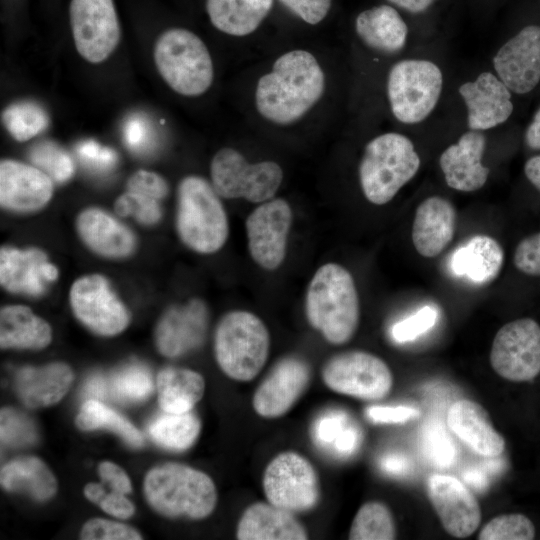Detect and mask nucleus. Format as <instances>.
<instances>
[{
    "mask_svg": "<svg viewBox=\"0 0 540 540\" xmlns=\"http://www.w3.org/2000/svg\"><path fill=\"white\" fill-rule=\"evenodd\" d=\"M324 90L325 74L315 56L306 50H291L258 79L255 106L264 119L290 125L318 103Z\"/></svg>",
    "mask_w": 540,
    "mask_h": 540,
    "instance_id": "nucleus-1",
    "label": "nucleus"
},
{
    "mask_svg": "<svg viewBox=\"0 0 540 540\" xmlns=\"http://www.w3.org/2000/svg\"><path fill=\"white\" fill-rule=\"evenodd\" d=\"M305 312L310 325L329 343L348 342L360 318L358 292L351 273L336 263L318 268L307 289Z\"/></svg>",
    "mask_w": 540,
    "mask_h": 540,
    "instance_id": "nucleus-2",
    "label": "nucleus"
},
{
    "mask_svg": "<svg viewBox=\"0 0 540 540\" xmlns=\"http://www.w3.org/2000/svg\"><path fill=\"white\" fill-rule=\"evenodd\" d=\"M421 167V157L411 138L389 131L372 138L364 147L358 176L365 198L384 205L410 182Z\"/></svg>",
    "mask_w": 540,
    "mask_h": 540,
    "instance_id": "nucleus-3",
    "label": "nucleus"
},
{
    "mask_svg": "<svg viewBox=\"0 0 540 540\" xmlns=\"http://www.w3.org/2000/svg\"><path fill=\"white\" fill-rule=\"evenodd\" d=\"M445 88L442 66L432 58L405 57L389 68L386 98L394 119L407 126L425 122L437 109Z\"/></svg>",
    "mask_w": 540,
    "mask_h": 540,
    "instance_id": "nucleus-4",
    "label": "nucleus"
},
{
    "mask_svg": "<svg viewBox=\"0 0 540 540\" xmlns=\"http://www.w3.org/2000/svg\"><path fill=\"white\" fill-rule=\"evenodd\" d=\"M149 505L167 517L203 519L217 504L213 480L204 472L179 463L152 468L144 480Z\"/></svg>",
    "mask_w": 540,
    "mask_h": 540,
    "instance_id": "nucleus-5",
    "label": "nucleus"
},
{
    "mask_svg": "<svg viewBox=\"0 0 540 540\" xmlns=\"http://www.w3.org/2000/svg\"><path fill=\"white\" fill-rule=\"evenodd\" d=\"M219 197L212 184L200 176H186L178 185L177 231L195 252L214 253L228 238V219Z\"/></svg>",
    "mask_w": 540,
    "mask_h": 540,
    "instance_id": "nucleus-6",
    "label": "nucleus"
},
{
    "mask_svg": "<svg viewBox=\"0 0 540 540\" xmlns=\"http://www.w3.org/2000/svg\"><path fill=\"white\" fill-rule=\"evenodd\" d=\"M220 369L231 379L248 382L264 367L270 335L264 322L248 311H231L219 321L214 341Z\"/></svg>",
    "mask_w": 540,
    "mask_h": 540,
    "instance_id": "nucleus-7",
    "label": "nucleus"
},
{
    "mask_svg": "<svg viewBox=\"0 0 540 540\" xmlns=\"http://www.w3.org/2000/svg\"><path fill=\"white\" fill-rule=\"evenodd\" d=\"M156 68L176 93L197 97L212 85L214 68L211 55L199 36L184 28H170L156 40Z\"/></svg>",
    "mask_w": 540,
    "mask_h": 540,
    "instance_id": "nucleus-8",
    "label": "nucleus"
},
{
    "mask_svg": "<svg viewBox=\"0 0 540 540\" xmlns=\"http://www.w3.org/2000/svg\"><path fill=\"white\" fill-rule=\"evenodd\" d=\"M211 183L220 197L243 198L253 203H263L278 191L283 171L274 161L249 163L231 147L217 151L210 164Z\"/></svg>",
    "mask_w": 540,
    "mask_h": 540,
    "instance_id": "nucleus-9",
    "label": "nucleus"
},
{
    "mask_svg": "<svg viewBox=\"0 0 540 540\" xmlns=\"http://www.w3.org/2000/svg\"><path fill=\"white\" fill-rule=\"evenodd\" d=\"M262 484L268 502L293 514L314 509L320 499L316 470L293 451L282 452L268 463Z\"/></svg>",
    "mask_w": 540,
    "mask_h": 540,
    "instance_id": "nucleus-10",
    "label": "nucleus"
},
{
    "mask_svg": "<svg viewBox=\"0 0 540 540\" xmlns=\"http://www.w3.org/2000/svg\"><path fill=\"white\" fill-rule=\"evenodd\" d=\"M322 380L332 391L373 401L391 391L393 375L388 365L365 351H347L331 357L322 368Z\"/></svg>",
    "mask_w": 540,
    "mask_h": 540,
    "instance_id": "nucleus-11",
    "label": "nucleus"
},
{
    "mask_svg": "<svg viewBox=\"0 0 540 540\" xmlns=\"http://www.w3.org/2000/svg\"><path fill=\"white\" fill-rule=\"evenodd\" d=\"M68 13L78 53L93 64L105 61L121 36L114 0H71Z\"/></svg>",
    "mask_w": 540,
    "mask_h": 540,
    "instance_id": "nucleus-12",
    "label": "nucleus"
},
{
    "mask_svg": "<svg viewBox=\"0 0 540 540\" xmlns=\"http://www.w3.org/2000/svg\"><path fill=\"white\" fill-rule=\"evenodd\" d=\"M494 371L512 382H528L540 373V325L520 318L503 325L490 352Z\"/></svg>",
    "mask_w": 540,
    "mask_h": 540,
    "instance_id": "nucleus-13",
    "label": "nucleus"
},
{
    "mask_svg": "<svg viewBox=\"0 0 540 540\" xmlns=\"http://www.w3.org/2000/svg\"><path fill=\"white\" fill-rule=\"evenodd\" d=\"M291 224L292 210L281 198L261 203L247 217L248 249L260 267L275 270L283 263Z\"/></svg>",
    "mask_w": 540,
    "mask_h": 540,
    "instance_id": "nucleus-14",
    "label": "nucleus"
},
{
    "mask_svg": "<svg viewBox=\"0 0 540 540\" xmlns=\"http://www.w3.org/2000/svg\"><path fill=\"white\" fill-rule=\"evenodd\" d=\"M469 130L487 132L505 124L514 111L513 93L492 70H482L458 87Z\"/></svg>",
    "mask_w": 540,
    "mask_h": 540,
    "instance_id": "nucleus-15",
    "label": "nucleus"
},
{
    "mask_svg": "<svg viewBox=\"0 0 540 540\" xmlns=\"http://www.w3.org/2000/svg\"><path fill=\"white\" fill-rule=\"evenodd\" d=\"M69 297L75 316L99 335L119 334L129 323L127 309L111 291L107 280L100 275L77 279L70 289Z\"/></svg>",
    "mask_w": 540,
    "mask_h": 540,
    "instance_id": "nucleus-16",
    "label": "nucleus"
},
{
    "mask_svg": "<svg viewBox=\"0 0 540 540\" xmlns=\"http://www.w3.org/2000/svg\"><path fill=\"white\" fill-rule=\"evenodd\" d=\"M491 66L513 94L534 90L540 82V26H525L502 43Z\"/></svg>",
    "mask_w": 540,
    "mask_h": 540,
    "instance_id": "nucleus-17",
    "label": "nucleus"
},
{
    "mask_svg": "<svg viewBox=\"0 0 540 540\" xmlns=\"http://www.w3.org/2000/svg\"><path fill=\"white\" fill-rule=\"evenodd\" d=\"M311 368L302 358L289 355L274 364L252 397L254 411L263 418L285 415L306 391Z\"/></svg>",
    "mask_w": 540,
    "mask_h": 540,
    "instance_id": "nucleus-18",
    "label": "nucleus"
},
{
    "mask_svg": "<svg viewBox=\"0 0 540 540\" xmlns=\"http://www.w3.org/2000/svg\"><path fill=\"white\" fill-rule=\"evenodd\" d=\"M427 494L442 526L451 536L466 538L478 528L480 505L460 480L434 474L428 480Z\"/></svg>",
    "mask_w": 540,
    "mask_h": 540,
    "instance_id": "nucleus-19",
    "label": "nucleus"
},
{
    "mask_svg": "<svg viewBox=\"0 0 540 540\" xmlns=\"http://www.w3.org/2000/svg\"><path fill=\"white\" fill-rule=\"evenodd\" d=\"M487 147L485 132L467 129L439 156V167L448 187L474 192L487 182L490 170L483 163Z\"/></svg>",
    "mask_w": 540,
    "mask_h": 540,
    "instance_id": "nucleus-20",
    "label": "nucleus"
},
{
    "mask_svg": "<svg viewBox=\"0 0 540 540\" xmlns=\"http://www.w3.org/2000/svg\"><path fill=\"white\" fill-rule=\"evenodd\" d=\"M208 310L200 299L169 308L155 332L156 346L166 357H178L199 347L206 336Z\"/></svg>",
    "mask_w": 540,
    "mask_h": 540,
    "instance_id": "nucleus-21",
    "label": "nucleus"
},
{
    "mask_svg": "<svg viewBox=\"0 0 540 540\" xmlns=\"http://www.w3.org/2000/svg\"><path fill=\"white\" fill-rule=\"evenodd\" d=\"M53 194V180L35 166L12 159L0 163V203L3 208L30 212L42 208Z\"/></svg>",
    "mask_w": 540,
    "mask_h": 540,
    "instance_id": "nucleus-22",
    "label": "nucleus"
},
{
    "mask_svg": "<svg viewBox=\"0 0 540 540\" xmlns=\"http://www.w3.org/2000/svg\"><path fill=\"white\" fill-rule=\"evenodd\" d=\"M57 276V268L48 262L41 250L1 248L0 282L6 290L38 296L45 291L46 282L55 280Z\"/></svg>",
    "mask_w": 540,
    "mask_h": 540,
    "instance_id": "nucleus-23",
    "label": "nucleus"
},
{
    "mask_svg": "<svg viewBox=\"0 0 540 540\" xmlns=\"http://www.w3.org/2000/svg\"><path fill=\"white\" fill-rule=\"evenodd\" d=\"M456 210L441 196H430L416 209L412 225V242L423 257L439 255L452 241L456 229Z\"/></svg>",
    "mask_w": 540,
    "mask_h": 540,
    "instance_id": "nucleus-24",
    "label": "nucleus"
},
{
    "mask_svg": "<svg viewBox=\"0 0 540 540\" xmlns=\"http://www.w3.org/2000/svg\"><path fill=\"white\" fill-rule=\"evenodd\" d=\"M354 27L366 48L384 56L397 55L408 44L409 27L393 5L382 4L360 12Z\"/></svg>",
    "mask_w": 540,
    "mask_h": 540,
    "instance_id": "nucleus-25",
    "label": "nucleus"
},
{
    "mask_svg": "<svg viewBox=\"0 0 540 540\" xmlns=\"http://www.w3.org/2000/svg\"><path fill=\"white\" fill-rule=\"evenodd\" d=\"M450 430L476 453L495 457L505 449L503 436L493 427L489 414L479 403L460 399L447 413Z\"/></svg>",
    "mask_w": 540,
    "mask_h": 540,
    "instance_id": "nucleus-26",
    "label": "nucleus"
},
{
    "mask_svg": "<svg viewBox=\"0 0 540 540\" xmlns=\"http://www.w3.org/2000/svg\"><path fill=\"white\" fill-rule=\"evenodd\" d=\"M239 540H305L308 533L293 513L270 502H256L243 512L236 531Z\"/></svg>",
    "mask_w": 540,
    "mask_h": 540,
    "instance_id": "nucleus-27",
    "label": "nucleus"
},
{
    "mask_svg": "<svg viewBox=\"0 0 540 540\" xmlns=\"http://www.w3.org/2000/svg\"><path fill=\"white\" fill-rule=\"evenodd\" d=\"M504 264V251L494 238L475 235L459 245L451 255L450 269L476 285L494 281Z\"/></svg>",
    "mask_w": 540,
    "mask_h": 540,
    "instance_id": "nucleus-28",
    "label": "nucleus"
},
{
    "mask_svg": "<svg viewBox=\"0 0 540 540\" xmlns=\"http://www.w3.org/2000/svg\"><path fill=\"white\" fill-rule=\"evenodd\" d=\"M73 381L71 368L64 363L41 367H24L15 378V389L20 400L30 408L53 405L67 393Z\"/></svg>",
    "mask_w": 540,
    "mask_h": 540,
    "instance_id": "nucleus-29",
    "label": "nucleus"
},
{
    "mask_svg": "<svg viewBox=\"0 0 540 540\" xmlns=\"http://www.w3.org/2000/svg\"><path fill=\"white\" fill-rule=\"evenodd\" d=\"M76 227L84 243L102 256L122 258L134 249L135 238L131 231L100 209L84 210L77 218Z\"/></svg>",
    "mask_w": 540,
    "mask_h": 540,
    "instance_id": "nucleus-30",
    "label": "nucleus"
},
{
    "mask_svg": "<svg viewBox=\"0 0 540 540\" xmlns=\"http://www.w3.org/2000/svg\"><path fill=\"white\" fill-rule=\"evenodd\" d=\"M273 0H206L211 24L231 36L253 33L268 16Z\"/></svg>",
    "mask_w": 540,
    "mask_h": 540,
    "instance_id": "nucleus-31",
    "label": "nucleus"
},
{
    "mask_svg": "<svg viewBox=\"0 0 540 540\" xmlns=\"http://www.w3.org/2000/svg\"><path fill=\"white\" fill-rule=\"evenodd\" d=\"M153 380L149 369L139 363H131L106 378L94 375L85 386L87 396L112 398L123 402L146 400L153 392Z\"/></svg>",
    "mask_w": 540,
    "mask_h": 540,
    "instance_id": "nucleus-32",
    "label": "nucleus"
},
{
    "mask_svg": "<svg viewBox=\"0 0 540 540\" xmlns=\"http://www.w3.org/2000/svg\"><path fill=\"white\" fill-rule=\"evenodd\" d=\"M52 338L49 324L30 308L9 305L0 312L1 348L42 349Z\"/></svg>",
    "mask_w": 540,
    "mask_h": 540,
    "instance_id": "nucleus-33",
    "label": "nucleus"
},
{
    "mask_svg": "<svg viewBox=\"0 0 540 540\" xmlns=\"http://www.w3.org/2000/svg\"><path fill=\"white\" fill-rule=\"evenodd\" d=\"M0 482L10 492H22L37 501H46L57 491V481L46 466L37 457L16 458L1 468Z\"/></svg>",
    "mask_w": 540,
    "mask_h": 540,
    "instance_id": "nucleus-34",
    "label": "nucleus"
},
{
    "mask_svg": "<svg viewBox=\"0 0 540 540\" xmlns=\"http://www.w3.org/2000/svg\"><path fill=\"white\" fill-rule=\"evenodd\" d=\"M205 381L190 369L168 367L157 376L158 402L163 411L186 413L201 400Z\"/></svg>",
    "mask_w": 540,
    "mask_h": 540,
    "instance_id": "nucleus-35",
    "label": "nucleus"
},
{
    "mask_svg": "<svg viewBox=\"0 0 540 540\" xmlns=\"http://www.w3.org/2000/svg\"><path fill=\"white\" fill-rule=\"evenodd\" d=\"M200 429V420L192 411L186 413L164 411L150 421L147 431L159 446L173 451H183L193 445Z\"/></svg>",
    "mask_w": 540,
    "mask_h": 540,
    "instance_id": "nucleus-36",
    "label": "nucleus"
},
{
    "mask_svg": "<svg viewBox=\"0 0 540 540\" xmlns=\"http://www.w3.org/2000/svg\"><path fill=\"white\" fill-rule=\"evenodd\" d=\"M76 425L83 431L108 429L131 447L138 448L144 444L142 434L128 419L97 399L91 398L83 403Z\"/></svg>",
    "mask_w": 540,
    "mask_h": 540,
    "instance_id": "nucleus-37",
    "label": "nucleus"
},
{
    "mask_svg": "<svg viewBox=\"0 0 540 540\" xmlns=\"http://www.w3.org/2000/svg\"><path fill=\"white\" fill-rule=\"evenodd\" d=\"M3 126L18 142H25L43 132L50 123L47 111L37 102L11 103L1 114Z\"/></svg>",
    "mask_w": 540,
    "mask_h": 540,
    "instance_id": "nucleus-38",
    "label": "nucleus"
},
{
    "mask_svg": "<svg viewBox=\"0 0 540 540\" xmlns=\"http://www.w3.org/2000/svg\"><path fill=\"white\" fill-rule=\"evenodd\" d=\"M396 526L390 509L382 502L369 501L357 511L349 531L351 540H391Z\"/></svg>",
    "mask_w": 540,
    "mask_h": 540,
    "instance_id": "nucleus-39",
    "label": "nucleus"
},
{
    "mask_svg": "<svg viewBox=\"0 0 540 540\" xmlns=\"http://www.w3.org/2000/svg\"><path fill=\"white\" fill-rule=\"evenodd\" d=\"M28 155L34 166L45 172L53 181L66 182L74 173L72 158L53 141L44 140L35 143Z\"/></svg>",
    "mask_w": 540,
    "mask_h": 540,
    "instance_id": "nucleus-40",
    "label": "nucleus"
},
{
    "mask_svg": "<svg viewBox=\"0 0 540 540\" xmlns=\"http://www.w3.org/2000/svg\"><path fill=\"white\" fill-rule=\"evenodd\" d=\"M535 526L525 515L511 513L491 519L480 531L479 540H531Z\"/></svg>",
    "mask_w": 540,
    "mask_h": 540,
    "instance_id": "nucleus-41",
    "label": "nucleus"
},
{
    "mask_svg": "<svg viewBox=\"0 0 540 540\" xmlns=\"http://www.w3.org/2000/svg\"><path fill=\"white\" fill-rule=\"evenodd\" d=\"M1 442L13 448L30 446L37 440L33 421L13 408H2L0 415Z\"/></svg>",
    "mask_w": 540,
    "mask_h": 540,
    "instance_id": "nucleus-42",
    "label": "nucleus"
},
{
    "mask_svg": "<svg viewBox=\"0 0 540 540\" xmlns=\"http://www.w3.org/2000/svg\"><path fill=\"white\" fill-rule=\"evenodd\" d=\"M115 211L121 216H133L146 225L155 224L161 217L159 200L131 191L118 197Z\"/></svg>",
    "mask_w": 540,
    "mask_h": 540,
    "instance_id": "nucleus-43",
    "label": "nucleus"
},
{
    "mask_svg": "<svg viewBox=\"0 0 540 540\" xmlns=\"http://www.w3.org/2000/svg\"><path fill=\"white\" fill-rule=\"evenodd\" d=\"M155 129L149 118L142 113H132L123 124L125 145L136 153L149 151L155 144Z\"/></svg>",
    "mask_w": 540,
    "mask_h": 540,
    "instance_id": "nucleus-44",
    "label": "nucleus"
},
{
    "mask_svg": "<svg viewBox=\"0 0 540 540\" xmlns=\"http://www.w3.org/2000/svg\"><path fill=\"white\" fill-rule=\"evenodd\" d=\"M437 317V309L426 305L411 316L395 323L391 329L392 337L399 343L412 341L432 328Z\"/></svg>",
    "mask_w": 540,
    "mask_h": 540,
    "instance_id": "nucleus-45",
    "label": "nucleus"
},
{
    "mask_svg": "<svg viewBox=\"0 0 540 540\" xmlns=\"http://www.w3.org/2000/svg\"><path fill=\"white\" fill-rule=\"evenodd\" d=\"M81 539L84 540H139L140 533L129 525L94 518L87 521L81 531Z\"/></svg>",
    "mask_w": 540,
    "mask_h": 540,
    "instance_id": "nucleus-46",
    "label": "nucleus"
},
{
    "mask_svg": "<svg viewBox=\"0 0 540 540\" xmlns=\"http://www.w3.org/2000/svg\"><path fill=\"white\" fill-rule=\"evenodd\" d=\"M76 152L79 159L95 171H109L117 163V153L112 148L92 139L79 142L76 145Z\"/></svg>",
    "mask_w": 540,
    "mask_h": 540,
    "instance_id": "nucleus-47",
    "label": "nucleus"
},
{
    "mask_svg": "<svg viewBox=\"0 0 540 540\" xmlns=\"http://www.w3.org/2000/svg\"><path fill=\"white\" fill-rule=\"evenodd\" d=\"M513 262L520 272L540 276V232L527 236L518 243Z\"/></svg>",
    "mask_w": 540,
    "mask_h": 540,
    "instance_id": "nucleus-48",
    "label": "nucleus"
},
{
    "mask_svg": "<svg viewBox=\"0 0 540 540\" xmlns=\"http://www.w3.org/2000/svg\"><path fill=\"white\" fill-rule=\"evenodd\" d=\"M127 191L136 192L161 200L168 193V184L165 179L157 173L139 170L127 181Z\"/></svg>",
    "mask_w": 540,
    "mask_h": 540,
    "instance_id": "nucleus-49",
    "label": "nucleus"
},
{
    "mask_svg": "<svg viewBox=\"0 0 540 540\" xmlns=\"http://www.w3.org/2000/svg\"><path fill=\"white\" fill-rule=\"evenodd\" d=\"M304 22L316 25L327 16L332 0H278Z\"/></svg>",
    "mask_w": 540,
    "mask_h": 540,
    "instance_id": "nucleus-50",
    "label": "nucleus"
},
{
    "mask_svg": "<svg viewBox=\"0 0 540 540\" xmlns=\"http://www.w3.org/2000/svg\"><path fill=\"white\" fill-rule=\"evenodd\" d=\"M367 417L375 423H404L419 415V411L408 406H371L366 411Z\"/></svg>",
    "mask_w": 540,
    "mask_h": 540,
    "instance_id": "nucleus-51",
    "label": "nucleus"
},
{
    "mask_svg": "<svg viewBox=\"0 0 540 540\" xmlns=\"http://www.w3.org/2000/svg\"><path fill=\"white\" fill-rule=\"evenodd\" d=\"M346 417L342 413H330L322 416L315 427L317 440L322 444H332L347 428Z\"/></svg>",
    "mask_w": 540,
    "mask_h": 540,
    "instance_id": "nucleus-52",
    "label": "nucleus"
},
{
    "mask_svg": "<svg viewBox=\"0 0 540 540\" xmlns=\"http://www.w3.org/2000/svg\"><path fill=\"white\" fill-rule=\"evenodd\" d=\"M98 473L111 491L125 495L131 492L130 479L118 465L108 461L102 462L98 466Z\"/></svg>",
    "mask_w": 540,
    "mask_h": 540,
    "instance_id": "nucleus-53",
    "label": "nucleus"
},
{
    "mask_svg": "<svg viewBox=\"0 0 540 540\" xmlns=\"http://www.w3.org/2000/svg\"><path fill=\"white\" fill-rule=\"evenodd\" d=\"M96 504L106 513L119 519L130 518L135 511L133 503L125 497V494L111 490L109 493L105 491Z\"/></svg>",
    "mask_w": 540,
    "mask_h": 540,
    "instance_id": "nucleus-54",
    "label": "nucleus"
},
{
    "mask_svg": "<svg viewBox=\"0 0 540 540\" xmlns=\"http://www.w3.org/2000/svg\"><path fill=\"white\" fill-rule=\"evenodd\" d=\"M428 450L432 458L439 464L446 465L453 458V449L449 445L448 438L442 433L430 434Z\"/></svg>",
    "mask_w": 540,
    "mask_h": 540,
    "instance_id": "nucleus-55",
    "label": "nucleus"
},
{
    "mask_svg": "<svg viewBox=\"0 0 540 540\" xmlns=\"http://www.w3.org/2000/svg\"><path fill=\"white\" fill-rule=\"evenodd\" d=\"M358 444V433L354 428L347 427L333 443L334 449L340 454L352 453Z\"/></svg>",
    "mask_w": 540,
    "mask_h": 540,
    "instance_id": "nucleus-56",
    "label": "nucleus"
},
{
    "mask_svg": "<svg viewBox=\"0 0 540 540\" xmlns=\"http://www.w3.org/2000/svg\"><path fill=\"white\" fill-rule=\"evenodd\" d=\"M524 140L530 149L540 150V106L526 128Z\"/></svg>",
    "mask_w": 540,
    "mask_h": 540,
    "instance_id": "nucleus-57",
    "label": "nucleus"
},
{
    "mask_svg": "<svg viewBox=\"0 0 540 540\" xmlns=\"http://www.w3.org/2000/svg\"><path fill=\"white\" fill-rule=\"evenodd\" d=\"M391 5L411 14L426 12L437 0H387Z\"/></svg>",
    "mask_w": 540,
    "mask_h": 540,
    "instance_id": "nucleus-58",
    "label": "nucleus"
},
{
    "mask_svg": "<svg viewBox=\"0 0 540 540\" xmlns=\"http://www.w3.org/2000/svg\"><path fill=\"white\" fill-rule=\"evenodd\" d=\"M408 460L401 455L391 454L386 456L381 463L382 468L391 474L404 473L408 469Z\"/></svg>",
    "mask_w": 540,
    "mask_h": 540,
    "instance_id": "nucleus-59",
    "label": "nucleus"
},
{
    "mask_svg": "<svg viewBox=\"0 0 540 540\" xmlns=\"http://www.w3.org/2000/svg\"><path fill=\"white\" fill-rule=\"evenodd\" d=\"M524 174L540 192V155L529 158L524 164Z\"/></svg>",
    "mask_w": 540,
    "mask_h": 540,
    "instance_id": "nucleus-60",
    "label": "nucleus"
}]
</instances>
